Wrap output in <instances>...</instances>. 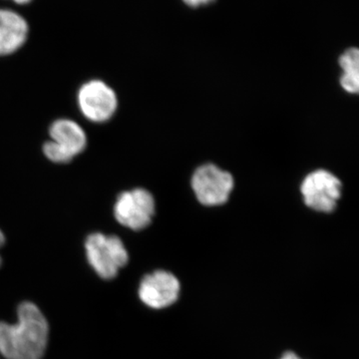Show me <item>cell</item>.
I'll use <instances>...</instances> for the list:
<instances>
[{
	"label": "cell",
	"instance_id": "7",
	"mask_svg": "<svg viewBox=\"0 0 359 359\" xmlns=\"http://www.w3.org/2000/svg\"><path fill=\"white\" fill-rule=\"evenodd\" d=\"M301 190L308 207L318 212H330L340 198L341 183L334 175L318 170L304 179Z\"/></svg>",
	"mask_w": 359,
	"mask_h": 359
},
{
	"label": "cell",
	"instance_id": "15",
	"mask_svg": "<svg viewBox=\"0 0 359 359\" xmlns=\"http://www.w3.org/2000/svg\"><path fill=\"white\" fill-rule=\"evenodd\" d=\"M16 4H20V6H25V4H29L32 0H13Z\"/></svg>",
	"mask_w": 359,
	"mask_h": 359
},
{
	"label": "cell",
	"instance_id": "14",
	"mask_svg": "<svg viewBox=\"0 0 359 359\" xmlns=\"http://www.w3.org/2000/svg\"><path fill=\"white\" fill-rule=\"evenodd\" d=\"M4 243H6V236H4V233L0 230V249L4 247ZM0 266H1V257H0Z\"/></svg>",
	"mask_w": 359,
	"mask_h": 359
},
{
	"label": "cell",
	"instance_id": "4",
	"mask_svg": "<svg viewBox=\"0 0 359 359\" xmlns=\"http://www.w3.org/2000/svg\"><path fill=\"white\" fill-rule=\"evenodd\" d=\"M78 107L89 121H109L118 107L114 90L102 80H90L82 85L77 94Z\"/></svg>",
	"mask_w": 359,
	"mask_h": 359
},
{
	"label": "cell",
	"instance_id": "2",
	"mask_svg": "<svg viewBox=\"0 0 359 359\" xmlns=\"http://www.w3.org/2000/svg\"><path fill=\"white\" fill-rule=\"evenodd\" d=\"M87 261L103 280H112L129 261L128 250L117 236L93 233L85 241Z\"/></svg>",
	"mask_w": 359,
	"mask_h": 359
},
{
	"label": "cell",
	"instance_id": "11",
	"mask_svg": "<svg viewBox=\"0 0 359 359\" xmlns=\"http://www.w3.org/2000/svg\"><path fill=\"white\" fill-rule=\"evenodd\" d=\"M43 153L47 159L55 163V164H66V163H69L73 160L69 155L66 154L62 149L59 148L56 144L50 140L45 142Z\"/></svg>",
	"mask_w": 359,
	"mask_h": 359
},
{
	"label": "cell",
	"instance_id": "9",
	"mask_svg": "<svg viewBox=\"0 0 359 359\" xmlns=\"http://www.w3.org/2000/svg\"><path fill=\"white\" fill-rule=\"evenodd\" d=\"M50 141L62 149L74 159L87 147V135L77 122L70 119H58L49 128Z\"/></svg>",
	"mask_w": 359,
	"mask_h": 359
},
{
	"label": "cell",
	"instance_id": "13",
	"mask_svg": "<svg viewBox=\"0 0 359 359\" xmlns=\"http://www.w3.org/2000/svg\"><path fill=\"white\" fill-rule=\"evenodd\" d=\"M280 359H304V358H302L301 356L299 355V354L294 353V351H285V353H283L282 356H280Z\"/></svg>",
	"mask_w": 359,
	"mask_h": 359
},
{
	"label": "cell",
	"instance_id": "8",
	"mask_svg": "<svg viewBox=\"0 0 359 359\" xmlns=\"http://www.w3.org/2000/svg\"><path fill=\"white\" fill-rule=\"evenodd\" d=\"M29 26L22 15L11 9L0 8V56H8L25 44Z\"/></svg>",
	"mask_w": 359,
	"mask_h": 359
},
{
	"label": "cell",
	"instance_id": "1",
	"mask_svg": "<svg viewBox=\"0 0 359 359\" xmlns=\"http://www.w3.org/2000/svg\"><path fill=\"white\" fill-rule=\"evenodd\" d=\"M18 323L0 321V354L6 359H42L48 344L49 325L39 306L25 302Z\"/></svg>",
	"mask_w": 359,
	"mask_h": 359
},
{
	"label": "cell",
	"instance_id": "12",
	"mask_svg": "<svg viewBox=\"0 0 359 359\" xmlns=\"http://www.w3.org/2000/svg\"><path fill=\"white\" fill-rule=\"evenodd\" d=\"M182 1L191 8H199V7L209 6L215 0H182Z\"/></svg>",
	"mask_w": 359,
	"mask_h": 359
},
{
	"label": "cell",
	"instance_id": "5",
	"mask_svg": "<svg viewBox=\"0 0 359 359\" xmlns=\"http://www.w3.org/2000/svg\"><path fill=\"white\" fill-rule=\"evenodd\" d=\"M138 294L140 301L148 308H170L178 302L181 283L171 271L158 269L142 278Z\"/></svg>",
	"mask_w": 359,
	"mask_h": 359
},
{
	"label": "cell",
	"instance_id": "6",
	"mask_svg": "<svg viewBox=\"0 0 359 359\" xmlns=\"http://www.w3.org/2000/svg\"><path fill=\"white\" fill-rule=\"evenodd\" d=\"M192 187L198 201L205 205H223L233 188V176L215 165L198 168L194 174Z\"/></svg>",
	"mask_w": 359,
	"mask_h": 359
},
{
	"label": "cell",
	"instance_id": "3",
	"mask_svg": "<svg viewBox=\"0 0 359 359\" xmlns=\"http://www.w3.org/2000/svg\"><path fill=\"white\" fill-rule=\"evenodd\" d=\"M116 221L133 231L147 228L155 214V201L150 192L134 189L118 196L114 204Z\"/></svg>",
	"mask_w": 359,
	"mask_h": 359
},
{
	"label": "cell",
	"instance_id": "10",
	"mask_svg": "<svg viewBox=\"0 0 359 359\" xmlns=\"http://www.w3.org/2000/svg\"><path fill=\"white\" fill-rule=\"evenodd\" d=\"M339 65L344 71L340 83L349 93H358L359 89V51L358 48L347 49L339 58Z\"/></svg>",
	"mask_w": 359,
	"mask_h": 359
}]
</instances>
